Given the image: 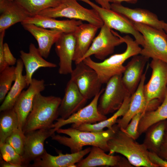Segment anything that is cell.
Instances as JSON below:
<instances>
[{
    "instance_id": "f1b7e54d",
    "label": "cell",
    "mask_w": 167,
    "mask_h": 167,
    "mask_svg": "<svg viewBox=\"0 0 167 167\" xmlns=\"http://www.w3.org/2000/svg\"><path fill=\"white\" fill-rule=\"evenodd\" d=\"M166 125V120L153 124L146 131L143 143L148 151L157 153L164 139Z\"/></svg>"
},
{
    "instance_id": "e0dca14e",
    "label": "cell",
    "mask_w": 167,
    "mask_h": 167,
    "mask_svg": "<svg viewBox=\"0 0 167 167\" xmlns=\"http://www.w3.org/2000/svg\"><path fill=\"white\" fill-rule=\"evenodd\" d=\"M55 44V51L59 58V74H70L73 70L72 62L75 46L73 32L62 33Z\"/></svg>"
},
{
    "instance_id": "ac0fdd59",
    "label": "cell",
    "mask_w": 167,
    "mask_h": 167,
    "mask_svg": "<svg viewBox=\"0 0 167 167\" xmlns=\"http://www.w3.org/2000/svg\"><path fill=\"white\" fill-rule=\"evenodd\" d=\"M101 148L92 146L88 156L76 164L77 167H94L107 166L113 167L133 166L125 158L107 154Z\"/></svg>"
},
{
    "instance_id": "60d3db41",
    "label": "cell",
    "mask_w": 167,
    "mask_h": 167,
    "mask_svg": "<svg viewBox=\"0 0 167 167\" xmlns=\"http://www.w3.org/2000/svg\"><path fill=\"white\" fill-rule=\"evenodd\" d=\"M101 6L105 9H111L110 3L114 2L113 0H95Z\"/></svg>"
},
{
    "instance_id": "3957f363",
    "label": "cell",
    "mask_w": 167,
    "mask_h": 167,
    "mask_svg": "<svg viewBox=\"0 0 167 167\" xmlns=\"http://www.w3.org/2000/svg\"><path fill=\"white\" fill-rule=\"evenodd\" d=\"M122 38L126 45V49L123 52L113 54L101 62H95L90 57L82 61L96 72L102 84H106L114 76L122 74L125 69V66L123 65L124 62L130 57L140 54L142 48L136 41L127 35Z\"/></svg>"
},
{
    "instance_id": "2e32d148",
    "label": "cell",
    "mask_w": 167,
    "mask_h": 167,
    "mask_svg": "<svg viewBox=\"0 0 167 167\" xmlns=\"http://www.w3.org/2000/svg\"><path fill=\"white\" fill-rule=\"evenodd\" d=\"M90 147L75 153L63 154L60 151L56 150L58 155L53 156L46 151L39 158L34 161L29 165L32 167H75L76 164L83 157L89 153Z\"/></svg>"
},
{
    "instance_id": "ba28073f",
    "label": "cell",
    "mask_w": 167,
    "mask_h": 167,
    "mask_svg": "<svg viewBox=\"0 0 167 167\" xmlns=\"http://www.w3.org/2000/svg\"><path fill=\"white\" fill-rule=\"evenodd\" d=\"M77 0L87 3L95 10L104 24L111 29H114L121 33L131 34L140 45L143 46L144 40L142 35L135 27L133 22L126 17L111 9L99 6L90 0Z\"/></svg>"
},
{
    "instance_id": "836d02e7",
    "label": "cell",
    "mask_w": 167,
    "mask_h": 167,
    "mask_svg": "<svg viewBox=\"0 0 167 167\" xmlns=\"http://www.w3.org/2000/svg\"><path fill=\"white\" fill-rule=\"evenodd\" d=\"M0 151L1 157L4 161L20 167H27L22 156L9 144L6 143L0 144Z\"/></svg>"
},
{
    "instance_id": "1f68e13d",
    "label": "cell",
    "mask_w": 167,
    "mask_h": 167,
    "mask_svg": "<svg viewBox=\"0 0 167 167\" xmlns=\"http://www.w3.org/2000/svg\"><path fill=\"white\" fill-rule=\"evenodd\" d=\"M62 0H14L22 6L30 16L38 14L41 11L57 6Z\"/></svg>"
},
{
    "instance_id": "b9f144b4",
    "label": "cell",
    "mask_w": 167,
    "mask_h": 167,
    "mask_svg": "<svg viewBox=\"0 0 167 167\" xmlns=\"http://www.w3.org/2000/svg\"><path fill=\"white\" fill-rule=\"evenodd\" d=\"M0 167H20L19 166L7 162L0 158Z\"/></svg>"
},
{
    "instance_id": "d6986e66",
    "label": "cell",
    "mask_w": 167,
    "mask_h": 167,
    "mask_svg": "<svg viewBox=\"0 0 167 167\" xmlns=\"http://www.w3.org/2000/svg\"><path fill=\"white\" fill-rule=\"evenodd\" d=\"M71 79L67 82L59 108V116L66 119L84 107L87 100Z\"/></svg>"
},
{
    "instance_id": "cb8c5ba5",
    "label": "cell",
    "mask_w": 167,
    "mask_h": 167,
    "mask_svg": "<svg viewBox=\"0 0 167 167\" xmlns=\"http://www.w3.org/2000/svg\"><path fill=\"white\" fill-rule=\"evenodd\" d=\"M99 28L95 25L88 23H83L73 32L75 43L73 61L75 64L80 62L88 51Z\"/></svg>"
},
{
    "instance_id": "bcb514c9",
    "label": "cell",
    "mask_w": 167,
    "mask_h": 167,
    "mask_svg": "<svg viewBox=\"0 0 167 167\" xmlns=\"http://www.w3.org/2000/svg\"><path fill=\"white\" fill-rule=\"evenodd\" d=\"M7 0V1H14V0Z\"/></svg>"
},
{
    "instance_id": "ffe728a7",
    "label": "cell",
    "mask_w": 167,
    "mask_h": 167,
    "mask_svg": "<svg viewBox=\"0 0 167 167\" xmlns=\"http://www.w3.org/2000/svg\"><path fill=\"white\" fill-rule=\"evenodd\" d=\"M111 9L123 15L133 22L163 29L165 22L159 20L156 14L147 9L131 8L124 6L121 4L114 3L111 4Z\"/></svg>"
},
{
    "instance_id": "4316f807",
    "label": "cell",
    "mask_w": 167,
    "mask_h": 167,
    "mask_svg": "<svg viewBox=\"0 0 167 167\" xmlns=\"http://www.w3.org/2000/svg\"><path fill=\"white\" fill-rule=\"evenodd\" d=\"M24 66L21 59L17 60L15 66L16 79L2 102L0 107V112L13 108L23 89L28 86L25 75L22 74Z\"/></svg>"
},
{
    "instance_id": "7bdbcfd3",
    "label": "cell",
    "mask_w": 167,
    "mask_h": 167,
    "mask_svg": "<svg viewBox=\"0 0 167 167\" xmlns=\"http://www.w3.org/2000/svg\"><path fill=\"white\" fill-rule=\"evenodd\" d=\"M113 1L114 3L121 4V2H125L129 3L134 4L136 3L138 0H113Z\"/></svg>"
},
{
    "instance_id": "f546056e",
    "label": "cell",
    "mask_w": 167,
    "mask_h": 167,
    "mask_svg": "<svg viewBox=\"0 0 167 167\" xmlns=\"http://www.w3.org/2000/svg\"><path fill=\"white\" fill-rule=\"evenodd\" d=\"M167 119V89L161 103L155 110L145 113L139 121L138 131L140 135L145 132L151 126Z\"/></svg>"
},
{
    "instance_id": "83f0119b",
    "label": "cell",
    "mask_w": 167,
    "mask_h": 167,
    "mask_svg": "<svg viewBox=\"0 0 167 167\" xmlns=\"http://www.w3.org/2000/svg\"><path fill=\"white\" fill-rule=\"evenodd\" d=\"M131 96L129 95L126 98L120 108L109 118L94 124H82L75 128L83 131L94 132L102 131L105 128L108 129L112 128L113 125L116 124L118 118L124 115L128 110L130 105Z\"/></svg>"
},
{
    "instance_id": "5b68a950",
    "label": "cell",
    "mask_w": 167,
    "mask_h": 167,
    "mask_svg": "<svg viewBox=\"0 0 167 167\" xmlns=\"http://www.w3.org/2000/svg\"><path fill=\"white\" fill-rule=\"evenodd\" d=\"M77 0H62L56 7L44 10L38 15L49 17H65L87 22L99 28L104 23L94 9H88L80 5Z\"/></svg>"
},
{
    "instance_id": "ee69618b",
    "label": "cell",
    "mask_w": 167,
    "mask_h": 167,
    "mask_svg": "<svg viewBox=\"0 0 167 167\" xmlns=\"http://www.w3.org/2000/svg\"><path fill=\"white\" fill-rule=\"evenodd\" d=\"M163 30L165 32L167 37V23L165 22L163 25Z\"/></svg>"
},
{
    "instance_id": "d4e9b609",
    "label": "cell",
    "mask_w": 167,
    "mask_h": 167,
    "mask_svg": "<svg viewBox=\"0 0 167 167\" xmlns=\"http://www.w3.org/2000/svg\"><path fill=\"white\" fill-rule=\"evenodd\" d=\"M20 53V58L25 68V75L28 86L32 81L33 74L39 68H55L57 66L56 64L45 60L40 54L38 48L32 43H31L29 45L28 53L21 50Z\"/></svg>"
},
{
    "instance_id": "7402d4cb",
    "label": "cell",
    "mask_w": 167,
    "mask_h": 167,
    "mask_svg": "<svg viewBox=\"0 0 167 167\" xmlns=\"http://www.w3.org/2000/svg\"><path fill=\"white\" fill-rule=\"evenodd\" d=\"M149 59L141 54L136 55L125 66L122 81L126 89L131 95L138 87L143 74L144 67Z\"/></svg>"
},
{
    "instance_id": "d6a6232c",
    "label": "cell",
    "mask_w": 167,
    "mask_h": 167,
    "mask_svg": "<svg viewBox=\"0 0 167 167\" xmlns=\"http://www.w3.org/2000/svg\"><path fill=\"white\" fill-rule=\"evenodd\" d=\"M16 68L8 66L0 72V102H2L16 79Z\"/></svg>"
},
{
    "instance_id": "8fae6325",
    "label": "cell",
    "mask_w": 167,
    "mask_h": 167,
    "mask_svg": "<svg viewBox=\"0 0 167 167\" xmlns=\"http://www.w3.org/2000/svg\"><path fill=\"white\" fill-rule=\"evenodd\" d=\"M146 78V72L143 74L140 81L135 92L131 95L128 109L121 118L118 119L116 124L119 128L124 130L131 119L136 114L146 113L154 110L161 105L162 101L155 99L148 102L144 92V86Z\"/></svg>"
},
{
    "instance_id": "ab89813d",
    "label": "cell",
    "mask_w": 167,
    "mask_h": 167,
    "mask_svg": "<svg viewBox=\"0 0 167 167\" xmlns=\"http://www.w3.org/2000/svg\"><path fill=\"white\" fill-rule=\"evenodd\" d=\"M157 154L161 157L167 161V134L165 133L163 142Z\"/></svg>"
},
{
    "instance_id": "4fadbf2b",
    "label": "cell",
    "mask_w": 167,
    "mask_h": 167,
    "mask_svg": "<svg viewBox=\"0 0 167 167\" xmlns=\"http://www.w3.org/2000/svg\"><path fill=\"white\" fill-rule=\"evenodd\" d=\"M104 89H102L88 105L73 114L66 119L57 118L54 123L52 128L56 130L67 124H72L71 127L74 128L81 124L85 123L94 124L107 118V117L101 114L98 111V105L100 96Z\"/></svg>"
},
{
    "instance_id": "30bf717a",
    "label": "cell",
    "mask_w": 167,
    "mask_h": 167,
    "mask_svg": "<svg viewBox=\"0 0 167 167\" xmlns=\"http://www.w3.org/2000/svg\"><path fill=\"white\" fill-rule=\"evenodd\" d=\"M70 79L87 100L93 98L101 90L102 84L96 72L83 61L75 64Z\"/></svg>"
},
{
    "instance_id": "7c38bea8",
    "label": "cell",
    "mask_w": 167,
    "mask_h": 167,
    "mask_svg": "<svg viewBox=\"0 0 167 167\" xmlns=\"http://www.w3.org/2000/svg\"><path fill=\"white\" fill-rule=\"evenodd\" d=\"M152 70L149 81L144 86L147 101L155 99L162 101L167 89V63L159 59H153L149 64Z\"/></svg>"
},
{
    "instance_id": "f6af8a7d",
    "label": "cell",
    "mask_w": 167,
    "mask_h": 167,
    "mask_svg": "<svg viewBox=\"0 0 167 167\" xmlns=\"http://www.w3.org/2000/svg\"><path fill=\"white\" fill-rule=\"evenodd\" d=\"M165 133L167 134V119L166 120V125Z\"/></svg>"
},
{
    "instance_id": "7dc6e473",
    "label": "cell",
    "mask_w": 167,
    "mask_h": 167,
    "mask_svg": "<svg viewBox=\"0 0 167 167\" xmlns=\"http://www.w3.org/2000/svg\"></svg>"
},
{
    "instance_id": "f35d334b",
    "label": "cell",
    "mask_w": 167,
    "mask_h": 167,
    "mask_svg": "<svg viewBox=\"0 0 167 167\" xmlns=\"http://www.w3.org/2000/svg\"><path fill=\"white\" fill-rule=\"evenodd\" d=\"M5 33V31L0 32V72L9 66L5 61L3 50Z\"/></svg>"
},
{
    "instance_id": "9c48e42d",
    "label": "cell",
    "mask_w": 167,
    "mask_h": 167,
    "mask_svg": "<svg viewBox=\"0 0 167 167\" xmlns=\"http://www.w3.org/2000/svg\"><path fill=\"white\" fill-rule=\"evenodd\" d=\"M123 43L124 42L122 36L104 24L101 27L99 34L94 38L89 48L80 62L92 55L98 59L104 60L107 56L114 52L116 46Z\"/></svg>"
},
{
    "instance_id": "6da1fadb",
    "label": "cell",
    "mask_w": 167,
    "mask_h": 167,
    "mask_svg": "<svg viewBox=\"0 0 167 167\" xmlns=\"http://www.w3.org/2000/svg\"><path fill=\"white\" fill-rule=\"evenodd\" d=\"M118 128L115 124L111 129L98 132L83 131L72 127L61 128L56 132L58 134H66L69 137L55 135V133L51 137L52 139L68 147L71 153L80 151L84 147L87 146L97 147L105 152H109L108 141L113 138Z\"/></svg>"
},
{
    "instance_id": "9a60e30c",
    "label": "cell",
    "mask_w": 167,
    "mask_h": 167,
    "mask_svg": "<svg viewBox=\"0 0 167 167\" xmlns=\"http://www.w3.org/2000/svg\"><path fill=\"white\" fill-rule=\"evenodd\" d=\"M45 88L43 79H32L27 89L23 90L14 106L18 117L19 127L22 130L27 118L31 112L35 95L43 91Z\"/></svg>"
},
{
    "instance_id": "277c9868",
    "label": "cell",
    "mask_w": 167,
    "mask_h": 167,
    "mask_svg": "<svg viewBox=\"0 0 167 167\" xmlns=\"http://www.w3.org/2000/svg\"><path fill=\"white\" fill-rule=\"evenodd\" d=\"M108 144L109 154L112 155L115 153L120 154L133 166L158 167L150 160L149 151L143 144L137 142L119 128L113 138L108 141Z\"/></svg>"
},
{
    "instance_id": "8992f818",
    "label": "cell",
    "mask_w": 167,
    "mask_h": 167,
    "mask_svg": "<svg viewBox=\"0 0 167 167\" xmlns=\"http://www.w3.org/2000/svg\"><path fill=\"white\" fill-rule=\"evenodd\" d=\"M133 22L144 39V45L140 54L149 58L159 59L167 63V37L164 30Z\"/></svg>"
},
{
    "instance_id": "7a4b0ae2",
    "label": "cell",
    "mask_w": 167,
    "mask_h": 167,
    "mask_svg": "<svg viewBox=\"0 0 167 167\" xmlns=\"http://www.w3.org/2000/svg\"><path fill=\"white\" fill-rule=\"evenodd\" d=\"M62 99L53 96H44L40 92L35 96L32 109L22 131L25 134L37 130L52 128L59 116V108Z\"/></svg>"
},
{
    "instance_id": "74e56055",
    "label": "cell",
    "mask_w": 167,
    "mask_h": 167,
    "mask_svg": "<svg viewBox=\"0 0 167 167\" xmlns=\"http://www.w3.org/2000/svg\"><path fill=\"white\" fill-rule=\"evenodd\" d=\"M148 156L150 161L158 167H167V161L161 157L157 153L149 151Z\"/></svg>"
},
{
    "instance_id": "d590c367",
    "label": "cell",
    "mask_w": 167,
    "mask_h": 167,
    "mask_svg": "<svg viewBox=\"0 0 167 167\" xmlns=\"http://www.w3.org/2000/svg\"><path fill=\"white\" fill-rule=\"evenodd\" d=\"M142 115L143 114L140 113L136 114L132 118L126 128L122 130L128 136L135 140L140 136L138 131V127Z\"/></svg>"
},
{
    "instance_id": "8d00e7d4",
    "label": "cell",
    "mask_w": 167,
    "mask_h": 167,
    "mask_svg": "<svg viewBox=\"0 0 167 167\" xmlns=\"http://www.w3.org/2000/svg\"><path fill=\"white\" fill-rule=\"evenodd\" d=\"M3 50L5 61L9 66H13L16 63L17 60L11 53L8 44L4 43Z\"/></svg>"
},
{
    "instance_id": "484cf974",
    "label": "cell",
    "mask_w": 167,
    "mask_h": 167,
    "mask_svg": "<svg viewBox=\"0 0 167 167\" xmlns=\"http://www.w3.org/2000/svg\"><path fill=\"white\" fill-rule=\"evenodd\" d=\"M22 23L33 24L46 29L68 33L73 32L83 22L82 20L75 19L59 20L37 14L29 17Z\"/></svg>"
},
{
    "instance_id": "4dcf8cb0",
    "label": "cell",
    "mask_w": 167,
    "mask_h": 167,
    "mask_svg": "<svg viewBox=\"0 0 167 167\" xmlns=\"http://www.w3.org/2000/svg\"><path fill=\"white\" fill-rule=\"evenodd\" d=\"M18 127L17 115L13 108L1 112L0 144L5 143L6 138Z\"/></svg>"
},
{
    "instance_id": "52a82bcc",
    "label": "cell",
    "mask_w": 167,
    "mask_h": 167,
    "mask_svg": "<svg viewBox=\"0 0 167 167\" xmlns=\"http://www.w3.org/2000/svg\"><path fill=\"white\" fill-rule=\"evenodd\" d=\"M122 75L113 76L106 84V87L100 97L98 105V111L102 115L106 116L117 111L126 98L131 95L123 84Z\"/></svg>"
},
{
    "instance_id": "603a6c76",
    "label": "cell",
    "mask_w": 167,
    "mask_h": 167,
    "mask_svg": "<svg viewBox=\"0 0 167 167\" xmlns=\"http://www.w3.org/2000/svg\"><path fill=\"white\" fill-rule=\"evenodd\" d=\"M0 32L19 22L22 23L30 15L15 1H0Z\"/></svg>"
},
{
    "instance_id": "44dd1931",
    "label": "cell",
    "mask_w": 167,
    "mask_h": 167,
    "mask_svg": "<svg viewBox=\"0 0 167 167\" xmlns=\"http://www.w3.org/2000/svg\"><path fill=\"white\" fill-rule=\"evenodd\" d=\"M23 28L31 34L36 40L38 49L44 58H47L52 45L55 43L62 32L46 29L31 24H21Z\"/></svg>"
},
{
    "instance_id": "5bb4252c",
    "label": "cell",
    "mask_w": 167,
    "mask_h": 167,
    "mask_svg": "<svg viewBox=\"0 0 167 167\" xmlns=\"http://www.w3.org/2000/svg\"><path fill=\"white\" fill-rule=\"evenodd\" d=\"M54 128H44L28 132L25 135V143L22 155L25 164L29 166L30 162L40 158L46 151L45 140L56 132Z\"/></svg>"
},
{
    "instance_id": "e575fe53",
    "label": "cell",
    "mask_w": 167,
    "mask_h": 167,
    "mask_svg": "<svg viewBox=\"0 0 167 167\" xmlns=\"http://www.w3.org/2000/svg\"><path fill=\"white\" fill-rule=\"evenodd\" d=\"M25 135L19 128L15 130L6 140L5 143L11 145L22 156L25 143Z\"/></svg>"
}]
</instances>
